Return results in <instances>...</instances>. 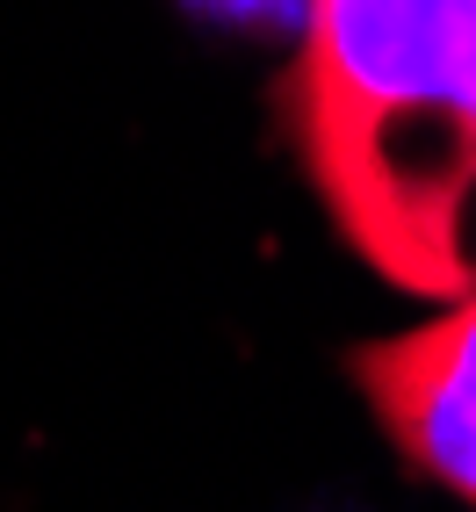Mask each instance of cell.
Instances as JSON below:
<instances>
[{"mask_svg": "<svg viewBox=\"0 0 476 512\" xmlns=\"http://www.w3.org/2000/svg\"><path fill=\"white\" fill-rule=\"evenodd\" d=\"M303 174L404 296H476V0H311Z\"/></svg>", "mask_w": 476, "mask_h": 512, "instance_id": "cell-1", "label": "cell"}, {"mask_svg": "<svg viewBox=\"0 0 476 512\" xmlns=\"http://www.w3.org/2000/svg\"><path fill=\"white\" fill-rule=\"evenodd\" d=\"M361 397L419 476L476 505V296L354 354Z\"/></svg>", "mask_w": 476, "mask_h": 512, "instance_id": "cell-2", "label": "cell"}]
</instances>
